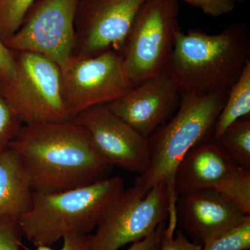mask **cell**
Here are the masks:
<instances>
[{
  "label": "cell",
  "mask_w": 250,
  "mask_h": 250,
  "mask_svg": "<svg viewBox=\"0 0 250 250\" xmlns=\"http://www.w3.org/2000/svg\"><path fill=\"white\" fill-rule=\"evenodd\" d=\"M198 8L202 12L213 17H219L231 12L235 8L233 0H182Z\"/></svg>",
  "instance_id": "603a6c76"
},
{
  "label": "cell",
  "mask_w": 250,
  "mask_h": 250,
  "mask_svg": "<svg viewBox=\"0 0 250 250\" xmlns=\"http://www.w3.org/2000/svg\"><path fill=\"white\" fill-rule=\"evenodd\" d=\"M233 1H235V2H239V3H242V2H243V1H245V0H233Z\"/></svg>",
  "instance_id": "4316f807"
},
{
  "label": "cell",
  "mask_w": 250,
  "mask_h": 250,
  "mask_svg": "<svg viewBox=\"0 0 250 250\" xmlns=\"http://www.w3.org/2000/svg\"><path fill=\"white\" fill-rule=\"evenodd\" d=\"M72 121L86 129L94 147L110 165L139 175L147 171V139L116 116L107 104L88 108Z\"/></svg>",
  "instance_id": "7c38bea8"
},
{
  "label": "cell",
  "mask_w": 250,
  "mask_h": 250,
  "mask_svg": "<svg viewBox=\"0 0 250 250\" xmlns=\"http://www.w3.org/2000/svg\"><path fill=\"white\" fill-rule=\"evenodd\" d=\"M250 62L229 89L226 100L215 123L213 139L218 140L230 125L242 118H250Z\"/></svg>",
  "instance_id": "2e32d148"
},
{
  "label": "cell",
  "mask_w": 250,
  "mask_h": 250,
  "mask_svg": "<svg viewBox=\"0 0 250 250\" xmlns=\"http://www.w3.org/2000/svg\"><path fill=\"white\" fill-rule=\"evenodd\" d=\"M22 236L18 220L7 216L0 218V250H21Z\"/></svg>",
  "instance_id": "44dd1931"
},
{
  "label": "cell",
  "mask_w": 250,
  "mask_h": 250,
  "mask_svg": "<svg viewBox=\"0 0 250 250\" xmlns=\"http://www.w3.org/2000/svg\"><path fill=\"white\" fill-rule=\"evenodd\" d=\"M250 215L243 223L202 247V250H249Z\"/></svg>",
  "instance_id": "d6986e66"
},
{
  "label": "cell",
  "mask_w": 250,
  "mask_h": 250,
  "mask_svg": "<svg viewBox=\"0 0 250 250\" xmlns=\"http://www.w3.org/2000/svg\"><path fill=\"white\" fill-rule=\"evenodd\" d=\"M9 147L18 153L33 192L52 193L88 185L113 170L89 134L73 121L24 125Z\"/></svg>",
  "instance_id": "6da1fadb"
},
{
  "label": "cell",
  "mask_w": 250,
  "mask_h": 250,
  "mask_svg": "<svg viewBox=\"0 0 250 250\" xmlns=\"http://www.w3.org/2000/svg\"><path fill=\"white\" fill-rule=\"evenodd\" d=\"M181 91L165 71L130 88L108 106L116 116L146 139L174 116Z\"/></svg>",
  "instance_id": "4fadbf2b"
},
{
  "label": "cell",
  "mask_w": 250,
  "mask_h": 250,
  "mask_svg": "<svg viewBox=\"0 0 250 250\" xmlns=\"http://www.w3.org/2000/svg\"><path fill=\"white\" fill-rule=\"evenodd\" d=\"M79 2L80 0H36L21 27L4 45L14 52L41 54L62 67L76 47Z\"/></svg>",
  "instance_id": "30bf717a"
},
{
  "label": "cell",
  "mask_w": 250,
  "mask_h": 250,
  "mask_svg": "<svg viewBox=\"0 0 250 250\" xmlns=\"http://www.w3.org/2000/svg\"><path fill=\"white\" fill-rule=\"evenodd\" d=\"M250 62L248 27L236 22L217 34L199 29L175 34L166 71L181 93L205 95L229 89Z\"/></svg>",
  "instance_id": "7a4b0ae2"
},
{
  "label": "cell",
  "mask_w": 250,
  "mask_h": 250,
  "mask_svg": "<svg viewBox=\"0 0 250 250\" xmlns=\"http://www.w3.org/2000/svg\"><path fill=\"white\" fill-rule=\"evenodd\" d=\"M176 213L179 229L190 241L202 247L238 226L250 215L213 189L178 195Z\"/></svg>",
  "instance_id": "5bb4252c"
},
{
  "label": "cell",
  "mask_w": 250,
  "mask_h": 250,
  "mask_svg": "<svg viewBox=\"0 0 250 250\" xmlns=\"http://www.w3.org/2000/svg\"><path fill=\"white\" fill-rule=\"evenodd\" d=\"M203 189L220 192L250 214V171L237 165L213 139L189 150L174 177L177 197Z\"/></svg>",
  "instance_id": "9c48e42d"
},
{
  "label": "cell",
  "mask_w": 250,
  "mask_h": 250,
  "mask_svg": "<svg viewBox=\"0 0 250 250\" xmlns=\"http://www.w3.org/2000/svg\"><path fill=\"white\" fill-rule=\"evenodd\" d=\"M228 90L205 94L181 93L174 116L148 138L149 164L147 171L135 180L143 195L164 182L170 199L168 226L177 227L174 177L179 163L189 150L213 139L215 123L228 96Z\"/></svg>",
  "instance_id": "3957f363"
},
{
  "label": "cell",
  "mask_w": 250,
  "mask_h": 250,
  "mask_svg": "<svg viewBox=\"0 0 250 250\" xmlns=\"http://www.w3.org/2000/svg\"><path fill=\"white\" fill-rule=\"evenodd\" d=\"M146 0H80L75 18L77 53L90 57L122 53L135 18Z\"/></svg>",
  "instance_id": "8fae6325"
},
{
  "label": "cell",
  "mask_w": 250,
  "mask_h": 250,
  "mask_svg": "<svg viewBox=\"0 0 250 250\" xmlns=\"http://www.w3.org/2000/svg\"><path fill=\"white\" fill-rule=\"evenodd\" d=\"M125 190L116 175L64 191L34 192L30 209L18 220L23 236L36 247H49L67 233L88 234Z\"/></svg>",
  "instance_id": "277c9868"
},
{
  "label": "cell",
  "mask_w": 250,
  "mask_h": 250,
  "mask_svg": "<svg viewBox=\"0 0 250 250\" xmlns=\"http://www.w3.org/2000/svg\"><path fill=\"white\" fill-rule=\"evenodd\" d=\"M33 192L21 158L12 148H6L0 153V218L19 220L31 208Z\"/></svg>",
  "instance_id": "9a60e30c"
},
{
  "label": "cell",
  "mask_w": 250,
  "mask_h": 250,
  "mask_svg": "<svg viewBox=\"0 0 250 250\" xmlns=\"http://www.w3.org/2000/svg\"><path fill=\"white\" fill-rule=\"evenodd\" d=\"M60 70L62 98L72 120L88 108L112 103L132 88L116 51L90 57L73 54Z\"/></svg>",
  "instance_id": "ba28073f"
},
{
  "label": "cell",
  "mask_w": 250,
  "mask_h": 250,
  "mask_svg": "<svg viewBox=\"0 0 250 250\" xmlns=\"http://www.w3.org/2000/svg\"><path fill=\"white\" fill-rule=\"evenodd\" d=\"M202 246L189 239L180 229L170 231L167 228L163 232L160 250H202Z\"/></svg>",
  "instance_id": "7402d4cb"
},
{
  "label": "cell",
  "mask_w": 250,
  "mask_h": 250,
  "mask_svg": "<svg viewBox=\"0 0 250 250\" xmlns=\"http://www.w3.org/2000/svg\"><path fill=\"white\" fill-rule=\"evenodd\" d=\"M36 0H0V39L4 42L19 29Z\"/></svg>",
  "instance_id": "ac0fdd59"
},
{
  "label": "cell",
  "mask_w": 250,
  "mask_h": 250,
  "mask_svg": "<svg viewBox=\"0 0 250 250\" xmlns=\"http://www.w3.org/2000/svg\"><path fill=\"white\" fill-rule=\"evenodd\" d=\"M170 214V199L164 182L146 195L134 186L125 189L90 235L92 250H118L144 239Z\"/></svg>",
  "instance_id": "52a82bcc"
},
{
  "label": "cell",
  "mask_w": 250,
  "mask_h": 250,
  "mask_svg": "<svg viewBox=\"0 0 250 250\" xmlns=\"http://www.w3.org/2000/svg\"><path fill=\"white\" fill-rule=\"evenodd\" d=\"M166 227V222L160 224L154 232L144 239L132 243L126 250H160L161 237Z\"/></svg>",
  "instance_id": "484cf974"
},
{
  "label": "cell",
  "mask_w": 250,
  "mask_h": 250,
  "mask_svg": "<svg viewBox=\"0 0 250 250\" xmlns=\"http://www.w3.org/2000/svg\"><path fill=\"white\" fill-rule=\"evenodd\" d=\"M22 125L17 113L0 95V153L9 147Z\"/></svg>",
  "instance_id": "ffe728a7"
},
{
  "label": "cell",
  "mask_w": 250,
  "mask_h": 250,
  "mask_svg": "<svg viewBox=\"0 0 250 250\" xmlns=\"http://www.w3.org/2000/svg\"><path fill=\"white\" fill-rule=\"evenodd\" d=\"M16 75L14 51L8 48L0 39V80H11Z\"/></svg>",
  "instance_id": "d4e9b609"
},
{
  "label": "cell",
  "mask_w": 250,
  "mask_h": 250,
  "mask_svg": "<svg viewBox=\"0 0 250 250\" xmlns=\"http://www.w3.org/2000/svg\"><path fill=\"white\" fill-rule=\"evenodd\" d=\"M178 0H146L135 18L123 52L133 86L165 72L179 29Z\"/></svg>",
  "instance_id": "8992f818"
},
{
  "label": "cell",
  "mask_w": 250,
  "mask_h": 250,
  "mask_svg": "<svg viewBox=\"0 0 250 250\" xmlns=\"http://www.w3.org/2000/svg\"><path fill=\"white\" fill-rule=\"evenodd\" d=\"M216 141L237 165L250 170V118H242L230 125Z\"/></svg>",
  "instance_id": "e0dca14e"
},
{
  "label": "cell",
  "mask_w": 250,
  "mask_h": 250,
  "mask_svg": "<svg viewBox=\"0 0 250 250\" xmlns=\"http://www.w3.org/2000/svg\"><path fill=\"white\" fill-rule=\"evenodd\" d=\"M63 244L59 250H92L90 235L69 233L62 237ZM36 250H55L48 246L36 247Z\"/></svg>",
  "instance_id": "cb8c5ba5"
},
{
  "label": "cell",
  "mask_w": 250,
  "mask_h": 250,
  "mask_svg": "<svg viewBox=\"0 0 250 250\" xmlns=\"http://www.w3.org/2000/svg\"><path fill=\"white\" fill-rule=\"evenodd\" d=\"M16 75L0 80V95L24 125L72 121L62 98L60 67L41 54L14 52Z\"/></svg>",
  "instance_id": "5b68a950"
}]
</instances>
